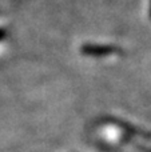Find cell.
Segmentation results:
<instances>
[{
  "instance_id": "obj_1",
  "label": "cell",
  "mask_w": 151,
  "mask_h": 152,
  "mask_svg": "<svg viewBox=\"0 0 151 152\" xmlns=\"http://www.w3.org/2000/svg\"><path fill=\"white\" fill-rule=\"evenodd\" d=\"M82 51L88 55H107L110 52H114V48L111 47H98V45H84Z\"/></svg>"
},
{
  "instance_id": "obj_2",
  "label": "cell",
  "mask_w": 151,
  "mask_h": 152,
  "mask_svg": "<svg viewBox=\"0 0 151 152\" xmlns=\"http://www.w3.org/2000/svg\"><path fill=\"white\" fill-rule=\"evenodd\" d=\"M150 18H151V0H150Z\"/></svg>"
}]
</instances>
